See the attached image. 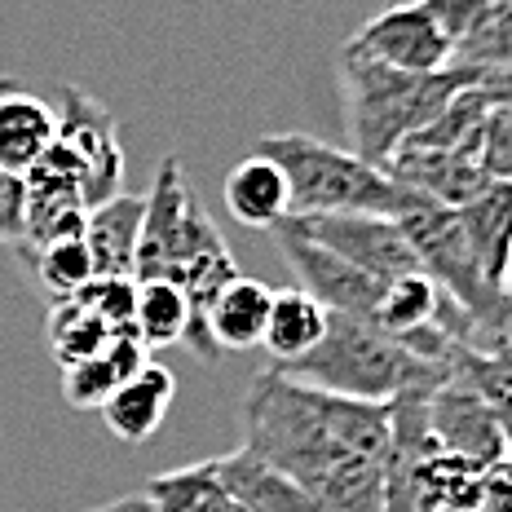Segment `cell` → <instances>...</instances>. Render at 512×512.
Masks as SVG:
<instances>
[{
    "label": "cell",
    "mask_w": 512,
    "mask_h": 512,
    "mask_svg": "<svg viewBox=\"0 0 512 512\" xmlns=\"http://www.w3.org/2000/svg\"><path fill=\"white\" fill-rule=\"evenodd\" d=\"M23 186H27V239L18 252H36L62 239H84V221H89L84 173L67 146L53 142L49 155L23 177Z\"/></svg>",
    "instance_id": "12"
},
{
    "label": "cell",
    "mask_w": 512,
    "mask_h": 512,
    "mask_svg": "<svg viewBox=\"0 0 512 512\" xmlns=\"http://www.w3.org/2000/svg\"><path fill=\"white\" fill-rule=\"evenodd\" d=\"M146 362H151V349H146L133 332H120V336L106 340L98 354L62 367V398L80 411H102V402L111 398L124 380H133Z\"/></svg>",
    "instance_id": "19"
},
{
    "label": "cell",
    "mask_w": 512,
    "mask_h": 512,
    "mask_svg": "<svg viewBox=\"0 0 512 512\" xmlns=\"http://www.w3.org/2000/svg\"><path fill=\"white\" fill-rule=\"evenodd\" d=\"M146 195H115L89 208L84 221V248L93 261V279H133L137 239H142Z\"/></svg>",
    "instance_id": "16"
},
{
    "label": "cell",
    "mask_w": 512,
    "mask_h": 512,
    "mask_svg": "<svg viewBox=\"0 0 512 512\" xmlns=\"http://www.w3.org/2000/svg\"><path fill=\"white\" fill-rule=\"evenodd\" d=\"M424 424H429V437L437 451L455 455V460H464V464H477L482 473H495V468H504L512 460L495 415L455 376L429 393V402H424Z\"/></svg>",
    "instance_id": "11"
},
{
    "label": "cell",
    "mask_w": 512,
    "mask_h": 512,
    "mask_svg": "<svg viewBox=\"0 0 512 512\" xmlns=\"http://www.w3.org/2000/svg\"><path fill=\"white\" fill-rule=\"evenodd\" d=\"M455 62L486 76H512V0H490L486 23L455 49Z\"/></svg>",
    "instance_id": "28"
},
{
    "label": "cell",
    "mask_w": 512,
    "mask_h": 512,
    "mask_svg": "<svg viewBox=\"0 0 512 512\" xmlns=\"http://www.w3.org/2000/svg\"><path fill=\"white\" fill-rule=\"evenodd\" d=\"M243 446L309 495L314 512H384L393 415L261 371L243 398Z\"/></svg>",
    "instance_id": "1"
},
{
    "label": "cell",
    "mask_w": 512,
    "mask_h": 512,
    "mask_svg": "<svg viewBox=\"0 0 512 512\" xmlns=\"http://www.w3.org/2000/svg\"><path fill=\"white\" fill-rule=\"evenodd\" d=\"M142 495H146V508L151 512H230L234 508V499L226 495L212 460L159 473L142 486Z\"/></svg>",
    "instance_id": "24"
},
{
    "label": "cell",
    "mask_w": 512,
    "mask_h": 512,
    "mask_svg": "<svg viewBox=\"0 0 512 512\" xmlns=\"http://www.w3.org/2000/svg\"><path fill=\"white\" fill-rule=\"evenodd\" d=\"M482 512H512V473H508V468H495V473H486Z\"/></svg>",
    "instance_id": "32"
},
{
    "label": "cell",
    "mask_w": 512,
    "mask_h": 512,
    "mask_svg": "<svg viewBox=\"0 0 512 512\" xmlns=\"http://www.w3.org/2000/svg\"><path fill=\"white\" fill-rule=\"evenodd\" d=\"M80 301L89 305L111 332H133V301H137L133 279H93L80 292Z\"/></svg>",
    "instance_id": "29"
},
{
    "label": "cell",
    "mask_w": 512,
    "mask_h": 512,
    "mask_svg": "<svg viewBox=\"0 0 512 512\" xmlns=\"http://www.w3.org/2000/svg\"><path fill=\"white\" fill-rule=\"evenodd\" d=\"M45 332H49V349H53V358H58L62 367H71V362H80V358L98 354L106 340L120 336V332H111V327H106L102 318L80 301V296H71V301H53V309H49V327H45Z\"/></svg>",
    "instance_id": "26"
},
{
    "label": "cell",
    "mask_w": 512,
    "mask_h": 512,
    "mask_svg": "<svg viewBox=\"0 0 512 512\" xmlns=\"http://www.w3.org/2000/svg\"><path fill=\"white\" fill-rule=\"evenodd\" d=\"M345 45L371 62L407 71V76H437V71H446L455 62V45L433 27V18L415 0H398V5L380 9Z\"/></svg>",
    "instance_id": "10"
},
{
    "label": "cell",
    "mask_w": 512,
    "mask_h": 512,
    "mask_svg": "<svg viewBox=\"0 0 512 512\" xmlns=\"http://www.w3.org/2000/svg\"><path fill=\"white\" fill-rule=\"evenodd\" d=\"M451 376L464 380L477 398L486 402V411L495 415L499 433H504L512 451V345H468L455 340L451 349Z\"/></svg>",
    "instance_id": "22"
},
{
    "label": "cell",
    "mask_w": 512,
    "mask_h": 512,
    "mask_svg": "<svg viewBox=\"0 0 512 512\" xmlns=\"http://www.w3.org/2000/svg\"><path fill=\"white\" fill-rule=\"evenodd\" d=\"M177 398V380L168 367L159 362H146L133 380H124L111 398L102 402V420H106V433L120 437L128 446H142L159 433V424L168 420V407Z\"/></svg>",
    "instance_id": "15"
},
{
    "label": "cell",
    "mask_w": 512,
    "mask_h": 512,
    "mask_svg": "<svg viewBox=\"0 0 512 512\" xmlns=\"http://www.w3.org/2000/svg\"><path fill=\"white\" fill-rule=\"evenodd\" d=\"M314 243L332 248L336 256H345L349 265H358L362 274L380 283L407 279L420 270L407 234L393 217H371V212H345V217H292Z\"/></svg>",
    "instance_id": "13"
},
{
    "label": "cell",
    "mask_w": 512,
    "mask_h": 512,
    "mask_svg": "<svg viewBox=\"0 0 512 512\" xmlns=\"http://www.w3.org/2000/svg\"><path fill=\"white\" fill-rule=\"evenodd\" d=\"M279 376L314 384L336 398L380 402L389 407L402 393H433L451 380V362H429L411 354L398 336L380 332L367 318L327 314V332L301 362L279 367Z\"/></svg>",
    "instance_id": "4"
},
{
    "label": "cell",
    "mask_w": 512,
    "mask_h": 512,
    "mask_svg": "<svg viewBox=\"0 0 512 512\" xmlns=\"http://www.w3.org/2000/svg\"><path fill=\"white\" fill-rule=\"evenodd\" d=\"M455 217H460V230L482 274L495 287H504V270L512 256V181H490L482 195L455 208Z\"/></svg>",
    "instance_id": "21"
},
{
    "label": "cell",
    "mask_w": 512,
    "mask_h": 512,
    "mask_svg": "<svg viewBox=\"0 0 512 512\" xmlns=\"http://www.w3.org/2000/svg\"><path fill=\"white\" fill-rule=\"evenodd\" d=\"M53 111H58V146L76 155L84 173V204L98 208L106 199L124 195V151L115 115L84 89H62Z\"/></svg>",
    "instance_id": "9"
},
{
    "label": "cell",
    "mask_w": 512,
    "mask_h": 512,
    "mask_svg": "<svg viewBox=\"0 0 512 512\" xmlns=\"http://www.w3.org/2000/svg\"><path fill=\"white\" fill-rule=\"evenodd\" d=\"M9 84H14V76H0V93H5V89H9Z\"/></svg>",
    "instance_id": "35"
},
{
    "label": "cell",
    "mask_w": 512,
    "mask_h": 512,
    "mask_svg": "<svg viewBox=\"0 0 512 512\" xmlns=\"http://www.w3.org/2000/svg\"><path fill=\"white\" fill-rule=\"evenodd\" d=\"M398 226L407 234L420 270L433 279L442 301L473 327V336L482 332L490 336V345H512V296L482 274L455 208L420 199L407 217H398Z\"/></svg>",
    "instance_id": "7"
},
{
    "label": "cell",
    "mask_w": 512,
    "mask_h": 512,
    "mask_svg": "<svg viewBox=\"0 0 512 512\" xmlns=\"http://www.w3.org/2000/svg\"><path fill=\"white\" fill-rule=\"evenodd\" d=\"M27 256H31V270H36V283L45 287L53 301H71V296H80L93 283V261L84 239H62Z\"/></svg>",
    "instance_id": "27"
},
{
    "label": "cell",
    "mask_w": 512,
    "mask_h": 512,
    "mask_svg": "<svg viewBox=\"0 0 512 512\" xmlns=\"http://www.w3.org/2000/svg\"><path fill=\"white\" fill-rule=\"evenodd\" d=\"M486 111H490V89L482 71V80L468 84L437 120H429L420 133L398 146V155L389 159L384 173H393L402 186L415 190L420 199H429V204H442V208L468 204V199L490 186L482 168Z\"/></svg>",
    "instance_id": "6"
},
{
    "label": "cell",
    "mask_w": 512,
    "mask_h": 512,
    "mask_svg": "<svg viewBox=\"0 0 512 512\" xmlns=\"http://www.w3.org/2000/svg\"><path fill=\"white\" fill-rule=\"evenodd\" d=\"M53 142H58V111L14 80L0 93V173L27 177Z\"/></svg>",
    "instance_id": "14"
},
{
    "label": "cell",
    "mask_w": 512,
    "mask_h": 512,
    "mask_svg": "<svg viewBox=\"0 0 512 512\" xmlns=\"http://www.w3.org/2000/svg\"><path fill=\"white\" fill-rule=\"evenodd\" d=\"M212 468H217L226 495L243 512H314L305 490L296 486L292 477H283L270 460H261L256 451H248V446L217 455Z\"/></svg>",
    "instance_id": "18"
},
{
    "label": "cell",
    "mask_w": 512,
    "mask_h": 512,
    "mask_svg": "<svg viewBox=\"0 0 512 512\" xmlns=\"http://www.w3.org/2000/svg\"><path fill=\"white\" fill-rule=\"evenodd\" d=\"M261 155L283 168L292 190V217H345V212H371V217H407L420 195L407 190L393 173L358 159L354 151L327 146L309 133H265Z\"/></svg>",
    "instance_id": "5"
},
{
    "label": "cell",
    "mask_w": 512,
    "mask_h": 512,
    "mask_svg": "<svg viewBox=\"0 0 512 512\" xmlns=\"http://www.w3.org/2000/svg\"><path fill=\"white\" fill-rule=\"evenodd\" d=\"M327 332V309L314 301L309 292H301V287H287V292H274L270 301V323H265V354L274 358L270 371L287 367V362H301L309 349L323 340Z\"/></svg>",
    "instance_id": "23"
},
{
    "label": "cell",
    "mask_w": 512,
    "mask_h": 512,
    "mask_svg": "<svg viewBox=\"0 0 512 512\" xmlns=\"http://www.w3.org/2000/svg\"><path fill=\"white\" fill-rule=\"evenodd\" d=\"M274 243H279L283 261L292 265V274L301 279V292L314 296L327 314L367 318V323H376L380 318V305H384L389 283L371 279V274H362L358 265H349L345 256H336L332 248L314 243L292 217L274 230Z\"/></svg>",
    "instance_id": "8"
},
{
    "label": "cell",
    "mask_w": 512,
    "mask_h": 512,
    "mask_svg": "<svg viewBox=\"0 0 512 512\" xmlns=\"http://www.w3.org/2000/svg\"><path fill=\"white\" fill-rule=\"evenodd\" d=\"M336 80L354 155L376 168H389L398 146L420 133L429 120H437L468 84L482 80V71L451 62L437 76H407V71L371 62L345 45L336 58Z\"/></svg>",
    "instance_id": "3"
},
{
    "label": "cell",
    "mask_w": 512,
    "mask_h": 512,
    "mask_svg": "<svg viewBox=\"0 0 512 512\" xmlns=\"http://www.w3.org/2000/svg\"><path fill=\"white\" fill-rule=\"evenodd\" d=\"M230 512H243V508H239V504H234V508H230Z\"/></svg>",
    "instance_id": "36"
},
{
    "label": "cell",
    "mask_w": 512,
    "mask_h": 512,
    "mask_svg": "<svg viewBox=\"0 0 512 512\" xmlns=\"http://www.w3.org/2000/svg\"><path fill=\"white\" fill-rule=\"evenodd\" d=\"M146 279H168L186 292L190 301V332L186 345L199 362H212L217 349L204 332V309L230 279H239V265L226 243V234L212 226V217L199 208L195 190L186 181L177 155H164L155 168L151 195H146V217H142V239H137V261H133V283Z\"/></svg>",
    "instance_id": "2"
},
{
    "label": "cell",
    "mask_w": 512,
    "mask_h": 512,
    "mask_svg": "<svg viewBox=\"0 0 512 512\" xmlns=\"http://www.w3.org/2000/svg\"><path fill=\"white\" fill-rule=\"evenodd\" d=\"M504 292L512 296V256H508V270H504Z\"/></svg>",
    "instance_id": "34"
},
{
    "label": "cell",
    "mask_w": 512,
    "mask_h": 512,
    "mask_svg": "<svg viewBox=\"0 0 512 512\" xmlns=\"http://www.w3.org/2000/svg\"><path fill=\"white\" fill-rule=\"evenodd\" d=\"M415 5L433 18V27L442 31L455 49H460L490 14V0H415Z\"/></svg>",
    "instance_id": "30"
},
{
    "label": "cell",
    "mask_w": 512,
    "mask_h": 512,
    "mask_svg": "<svg viewBox=\"0 0 512 512\" xmlns=\"http://www.w3.org/2000/svg\"><path fill=\"white\" fill-rule=\"evenodd\" d=\"M190 332V301L177 283L168 279H146L137 283V301H133V336L146 349H164V345H186Z\"/></svg>",
    "instance_id": "25"
},
{
    "label": "cell",
    "mask_w": 512,
    "mask_h": 512,
    "mask_svg": "<svg viewBox=\"0 0 512 512\" xmlns=\"http://www.w3.org/2000/svg\"><path fill=\"white\" fill-rule=\"evenodd\" d=\"M221 199H226L230 217L248 230H279L292 217V190H287L283 168L261 151L230 168Z\"/></svg>",
    "instance_id": "17"
},
{
    "label": "cell",
    "mask_w": 512,
    "mask_h": 512,
    "mask_svg": "<svg viewBox=\"0 0 512 512\" xmlns=\"http://www.w3.org/2000/svg\"><path fill=\"white\" fill-rule=\"evenodd\" d=\"M504 468H508V473H512V460H508V464H504Z\"/></svg>",
    "instance_id": "37"
},
{
    "label": "cell",
    "mask_w": 512,
    "mask_h": 512,
    "mask_svg": "<svg viewBox=\"0 0 512 512\" xmlns=\"http://www.w3.org/2000/svg\"><path fill=\"white\" fill-rule=\"evenodd\" d=\"M270 301H274L270 283L248 279V274L230 279L204 309V332L212 340V349H217V354L221 349L239 354V349L261 345L265 323H270Z\"/></svg>",
    "instance_id": "20"
},
{
    "label": "cell",
    "mask_w": 512,
    "mask_h": 512,
    "mask_svg": "<svg viewBox=\"0 0 512 512\" xmlns=\"http://www.w3.org/2000/svg\"><path fill=\"white\" fill-rule=\"evenodd\" d=\"M89 512H151V508H146V495L137 490V495L111 499V504H98V508H89Z\"/></svg>",
    "instance_id": "33"
},
{
    "label": "cell",
    "mask_w": 512,
    "mask_h": 512,
    "mask_svg": "<svg viewBox=\"0 0 512 512\" xmlns=\"http://www.w3.org/2000/svg\"><path fill=\"white\" fill-rule=\"evenodd\" d=\"M27 239V186L23 177L0 173V243L23 248Z\"/></svg>",
    "instance_id": "31"
}]
</instances>
